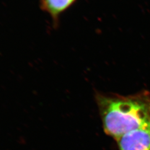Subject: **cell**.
Listing matches in <instances>:
<instances>
[{
	"instance_id": "cell-2",
	"label": "cell",
	"mask_w": 150,
	"mask_h": 150,
	"mask_svg": "<svg viewBox=\"0 0 150 150\" xmlns=\"http://www.w3.org/2000/svg\"><path fill=\"white\" fill-rule=\"evenodd\" d=\"M116 141L119 150H150V126L131 131Z\"/></svg>"
},
{
	"instance_id": "cell-3",
	"label": "cell",
	"mask_w": 150,
	"mask_h": 150,
	"mask_svg": "<svg viewBox=\"0 0 150 150\" xmlns=\"http://www.w3.org/2000/svg\"><path fill=\"white\" fill-rule=\"evenodd\" d=\"M76 0H41V8L57 20L59 15L69 8Z\"/></svg>"
},
{
	"instance_id": "cell-1",
	"label": "cell",
	"mask_w": 150,
	"mask_h": 150,
	"mask_svg": "<svg viewBox=\"0 0 150 150\" xmlns=\"http://www.w3.org/2000/svg\"><path fill=\"white\" fill-rule=\"evenodd\" d=\"M105 132L116 139L131 131L150 126V92L127 96L97 93Z\"/></svg>"
}]
</instances>
